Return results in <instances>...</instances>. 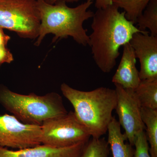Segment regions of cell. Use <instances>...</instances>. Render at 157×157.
Returning <instances> with one entry per match:
<instances>
[{"label":"cell","mask_w":157,"mask_h":157,"mask_svg":"<svg viewBox=\"0 0 157 157\" xmlns=\"http://www.w3.org/2000/svg\"><path fill=\"white\" fill-rule=\"evenodd\" d=\"M86 143L63 148L41 144L15 151L0 146V157H79Z\"/></svg>","instance_id":"10"},{"label":"cell","mask_w":157,"mask_h":157,"mask_svg":"<svg viewBox=\"0 0 157 157\" xmlns=\"http://www.w3.org/2000/svg\"><path fill=\"white\" fill-rule=\"evenodd\" d=\"M109 144L104 138H93L86 144L79 157H108Z\"/></svg>","instance_id":"17"},{"label":"cell","mask_w":157,"mask_h":157,"mask_svg":"<svg viewBox=\"0 0 157 157\" xmlns=\"http://www.w3.org/2000/svg\"><path fill=\"white\" fill-rule=\"evenodd\" d=\"M107 143L112 152L113 157H133L134 149L127 140L124 134L121 132V125L115 117H113L107 129Z\"/></svg>","instance_id":"12"},{"label":"cell","mask_w":157,"mask_h":157,"mask_svg":"<svg viewBox=\"0 0 157 157\" xmlns=\"http://www.w3.org/2000/svg\"><path fill=\"white\" fill-rule=\"evenodd\" d=\"M0 105L23 123L42 126L45 121L66 115L68 112L61 96L52 92L39 96L14 92L0 85Z\"/></svg>","instance_id":"4"},{"label":"cell","mask_w":157,"mask_h":157,"mask_svg":"<svg viewBox=\"0 0 157 157\" xmlns=\"http://www.w3.org/2000/svg\"><path fill=\"white\" fill-rule=\"evenodd\" d=\"M134 91L141 107L157 109V79L141 80Z\"/></svg>","instance_id":"14"},{"label":"cell","mask_w":157,"mask_h":157,"mask_svg":"<svg viewBox=\"0 0 157 157\" xmlns=\"http://www.w3.org/2000/svg\"><path fill=\"white\" fill-rule=\"evenodd\" d=\"M119 9L113 3L97 9L92 17V32L89 36L88 45L96 64L105 73L115 67L121 47L129 43L134 34L147 31L140 30L134 22L127 19L125 12H121Z\"/></svg>","instance_id":"1"},{"label":"cell","mask_w":157,"mask_h":157,"mask_svg":"<svg viewBox=\"0 0 157 157\" xmlns=\"http://www.w3.org/2000/svg\"><path fill=\"white\" fill-rule=\"evenodd\" d=\"M41 144L57 148L86 143L91 137L74 112L45 121L42 124Z\"/></svg>","instance_id":"6"},{"label":"cell","mask_w":157,"mask_h":157,"mask_svg":"<svg viewBox=\"0 0 157 157\" xmlns=\"http://www.w3.org/2000/svg\"><path fill=\"white\" fill-rule=\"evenodd\" d=\"M151 0H113V3L123 9L128 20L135 24L136 20L142 14Z\"/></svg>","instance_id":"16"},{"label":"cell","mask_w":157,"mask_h":157,"mask_svg":"<svg viewBox=\"0 0 157 157\" xmlns=\"http://www.w3.org/2000/svg\"><path fill=\"white\" fill-rule=\"evenodd\" d=\"M81 0H44V1L48 4L50 5H54L55 3L59 2H64L67 3H74L77 2Z\"/></svg>","instance_id":"21"},{"label":"cell","mask_w":157,"mask_h":157,"mask_svg":"<svg viewBox=\"0 0 157 157\" xmlns=\"http://www.w3.org/2000/svg\"><path fill=\"white\" fill-rule=\"evenodd\" d=\"M135 24L140 30L148 29L151 35L157 36V0H151L136 20Z\"/></svg>","instance_id":"15"},{"label":"cell","mask_w":157,"mask_h":157,"mask_svg":"<svg viewBox=\"0 0 157 157\" xmlns=\"http://www.w3.org/2000/svg\"><path fill=\"white\" fill-rule=\"evenodd\" d=\"M114 85L117 95L115 109L118 116V122L124 130V134L127 140L133 146L136 135L145 129L141 119V107L134 90Z\"/></svg>","instance_id":"8"},{"label":"cell","mask_w":157,"mask_h":157,"mask_svg":"<svg viewBox=\"0 0 157 157\" xmlns=\"http://www.w3.org/2000/svg\"><path fill=\"white\" fill-rule=\"evenodd\" d=\"M11 37L0 28V67L4 63H10L14 60L13 55L7 47Z\"/></svg>","instance_id":"19"},{"label":"cell","mask_w":157,"mask_h":157,"mask_svg":"<svg viewBox=\"0 0 157 157\" xmlns=\"http://www.w3.org/2000/svg\"><path fill=\"white\" fill-rule=\"evenodd\" d=\"M141 116L150 147V154L151 157H157V109L141 107Z\"/></svg>","instance_id":"13"},{"label":"cell","mask_w":157,"mask_h":157,"mask_svg":"<svg viewBox=\"0 0 157 157\" xmlns=\"http://www.w3.org/2000/svg\"><path fill=\"white\" fill-rule=\"evenodd\" d=\"M123 48L121 59L112 82L124 88L135 90L141 81L136 67V57L129 43L125 44Z\"/></svg>","instance_id":"11"},{"label":"cell","mask_w":157,"mask_h":157,"mask_svg":"<svg viewBox=\"0 0 157 157\" xmlns=\"http://www.w3.org/2000/svg\"><path fill=\"white\" fill-rule=\"evenodd\" d=\"M60 89L73 106L76 117L91 137L100 138L107 133L113 117V111L116 107L115 89L101 87L84 91L73 88L66 83H62Z\"/></svg>","instance_id":"3"},{"label":"cell","mask_w":157,"mask_h":157,"mask_svg":"<svg viewBox=\"0 0 157 157\" xmlns=\"http://www.w3.org/2000/svg\"><path fill=\"white\" fill-rule=\"evenodd\" d=\"M42 127L21 122L14 115H0V146L23 149L41 144Z\"/></svg>","instance_id":"7"},{"label":"cell","mask_w":157,"mask_h":157,"mask_svg":"<svg viewBox=\"0 0 157 157\" xmlns=\"http://www.w3.org/2000/svg\"><path fill=\"white\" fill-rule=\"evenodd\" d=\"M36 1L40 25L35 45L39 46L45 36L49 34L54 35L52 42L71 37L79 45L84 46L88 45L87 30L83 25L94 16V12L89 10L94 0H87L75 8L69 7L64 2L50 5L44 0Z\"/></svg>","instance_id":"2"},{"label":"cell","mask_w":157,"mask_h":157,"mask_svg":"<svg viewBox=\"0 0 157 157\" xmlns=\"http://www.w3.org/2000/svg\"><path fill=\"white\" fill-rule=\"evenodd\" d=\"M113 0H96L95 6L97 9H103L113 4Z\"/></svg>","instance_id":"20"},{"label":"cell","mask_w":157,"mask_h":157,"mask_svg":"<svg viewBox=\"0 0 157 157\" xmlns=\"http://www.w3.org/2000/svg\"><path fill=\"white\" fill-rule=\"evenodd\" d=\"M40 15L36 0H0V28L23 39L39 36Z\"/></svg>","instance_id":"5"},{"label":"cell","mask_w":157,"mask_h":157,"mask_svg":"<svg viewBox=\"0 0 157 157\" xmlns=\"http://www.w3.org/2000/svg\"><path fill=\"white\" fill-rule=\"evenodd\" d=\"M134 146L133 157H151L149 152V147L145 132L140 131L136 135Z\"/></svg>","instance_id":"18"},{"label":"cell","mask_w":157,"mask_h":157,"mask_svg":"<svg viewBox=\"0 0 157 157\" xmlns=\"http://www.w3.org/2000/svg\"><path fill=\"white\" fill-rule=\"evenodd\" d=\"M129 43L140 62V80L157 79V36L147 31L137 33Z\"/></svg>","instance_id":"9"}]
</instances>
